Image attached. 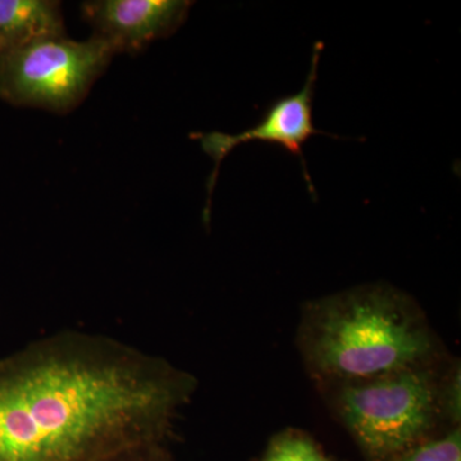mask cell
<instances>
[{
    "mask_svg": "<svg viewBox=\"0 0 461 461\" xmlns=\"http://www.w3.org/2000/svg\"><path fill=\"white\" fill-rule=\"evenodd\" d=\"M308 353L318 371L366 381L418 368L433 342L405 296L391 288L366 287L315 306Z\"/></svg>",
    "mask_w": 461,
    "mask_h": 461,
    "instance_id": "2",
    "label": "cell"
},
{
    "mask_svg": "<svg viewBox=\"0 0 461 461\" xmlns=\"http://www.w3.org/2000/svg\"><path fill=\"white\" fill-rule=\"evenodd\" d=\"M323 44L317 42L314 47L313 58H312L311 71L306 77L304 87L296 94L284 96L273 102L262 120L238 135H230L224 132L196 133V139L200 141L203 150L214 160V169L208 180V205L205 208V221L209 220V208H211L212 193H213L215 182L221 163L229 156L238 145L250 141L269 142V144L281 145L288 153L299 158L303 163L305 181L309 190L314 194L313 182L311 180L308 169H306L304 149L305 142L313 135H321L320 130L315 129L313 123V98L315 83H317L318 62H320L321 51Z\"/></svg>",
    "mask_w": 461,
    "mask_h": 461,
    "instance_id": "5",
    "label": "cell"
},
{
    "mask_svg": "<svg viewBox=\"0 0 461 461\" xmlns=\"http://www.w3.org/2000/svg\"><path fill=\"white\" fill-rule=\"evenodd\" d=\"M158 447L159 445L145 446V447L136 448L130 453L121 455L111 461H160Z\"/></svg>",
    "mask_w": 461,
    "mask_h": 461,
    "instance_id": "10",
    "label": "cell"
},
{
    "mask_svg": "<svg viewBox=\"0 0 461 461\" xmlns=\"http://www.w3.org/2000/svg\"><path fill=\"white\" fill-rule=\"evenodd\" d=\"M194 390L121 339L51 333L0 357V461H111L159 445Z\"/></svg>",
    "mask_w": 461,
    "mask_h": 461,
    "instance_id": "1",
    "label": "cell"
},
{
    "mask_svg": "<svg viewBox=\"0 0 461 461\" xmlns=\"http://www.w3.org/2000/svg\"><path fill=\"white\" fill-rule=\"evenodd\" d=\"M402 461H461L460 430L414 448Z\"/></svg>",
    "mask_w": 461,
    "mask_h": 461,
    "instance_id": "9",
    "label": "cell"
},
{
    "mask_svg": "<svg viewBox=\"0 0 461 461\" xmlns=\"http://www.w3.org/2000/svg\"><path fill=\"white\" fill-rule=\"evenodd\" d=\"M264 461H330L309 439L299 436L282 437L275 442Z\"/></svg>",
    "mask_w": 461,
    "mask_h": 461,
    "instance_id": "8",
    "label": "cell"
},
{
    "mask_svg": "<svg viewBox=\"0 0 461 461\" xmlns=\"http://www.w3.org/2000/svg\"><path fill=\"white\" fill-rule=\"evenodd\" d=\"M193 5L186 0H94L83 3L81 12L94 35L109 42L115 54L136 53L177 32Z\"/></svg>",
    "mask_w": 461,
    "mask_h": 461,
    "instance_id": "6",
    "label": "cell"
},
{
    "mask_svg": "<svg viewBox=\"0 0 461 461\" xmlns=\"http://www.w3.org/2000/svg\"><path fill=\"white\" fill-rule=\"evenodd\" d=\"M65 35L59 2L0 0V51Z\"/></svg>",
    "mask_w": 461,
    "mask_h": 461,
    "instance_id": "7",
    "label": "cell"
},
{
    "mask_svg": "<svg viewBox=\"0 0 461 461\" xmlns=\"http://www.w3.org/2000/svg\"><path fill=\"white\" fill-rule=\"evenodd\" d=\"M114 54L96 35L85 41L59 36L0 51V98L67 113L83 102Z\"/></svg>",
    "mask_w": 461,
    "mask_h": 461,
    "instance_id": "3",
    "label": "cell"
},
{
    "mask_svg": "<svg viewBox=\"0 0 461 461\" xmlns=\"http://www.w3.org/2000/svg\"><path fill=\"white\" fill-rule=\"evenodd\" d=\"M437 393L429 373L408 369L342 390L339 409L348 429L375 459L402 453L435 420Z\"/></svg>",
    "mask_w": 461,
    "mask_h": 461,
    "instance_id": "4",
    "label": "cell"
},
{
    "mask_svg": "<svg viewBox=\"0 0 461 461\" xmlns=\"http://www.w3.org/2000/svg\"><path fill=\"white\" fill-rule=\"evenodd\" d=\"M0 50H2V42H0Z\"/></svg>",
    "mask_w": 461,
    "mask_h": 461,
    "instance_id": "11",
    "label": "cell"
}]
</instances>
